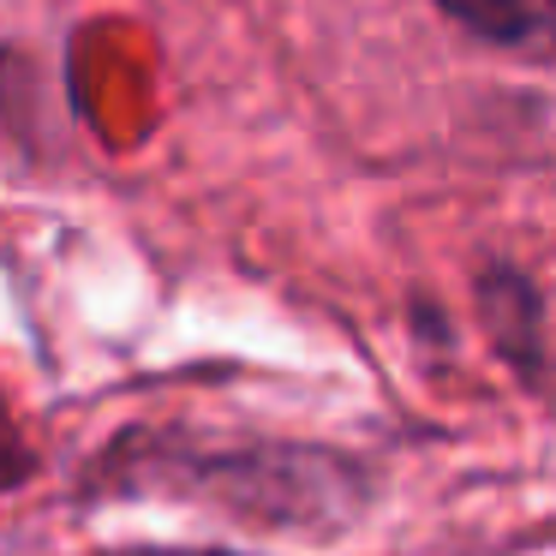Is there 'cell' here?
I'll return each mask as SVG.
<instances>
[{
	"mask_svg": "<svg viewBox=\"0 0 556 556\" xmlns=\"http://www.w3.org/2000/svg\"><path fill=\"white\" fill-rule=\"evenodd\" d=\"M437 7L496 49L556 54V0H437Z\"/></svg>",
	"mask_w": 556,
	"mask_h": 556,
	"instance_id": "obj_1",
	"label": "cell"
}]
</instances>
